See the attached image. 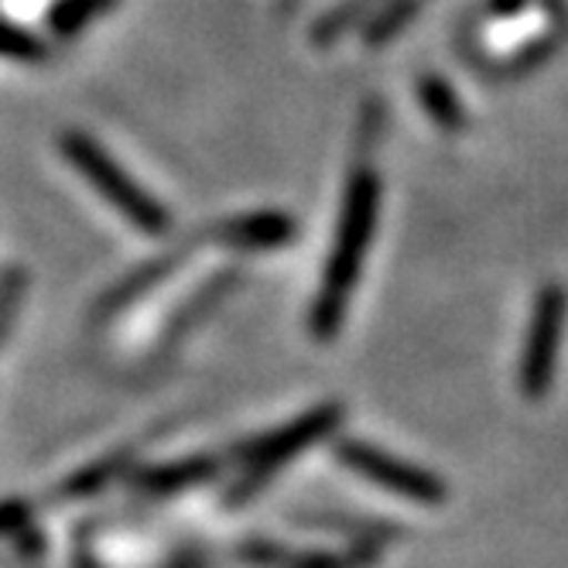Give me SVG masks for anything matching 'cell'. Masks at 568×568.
Instances as JSON below:
<instances>
[{"label":"cell","instance_id":"obj_1","mask_svg":"<svg viewBox=\"0 0 568 568\" xmlns=\"http://www.w3.org/2000/svg\"><path fill=\"white\" fill-rule=\"evenodd\" d=\"M377 206H381L377 179L371 172H356L346 185L336 243H333L326 271H322L318 292L312 302V315H308V329L318 343H329L346 315V302L356 292L363 257H367V247L374 240Z\"/></svg>","mask_w":568,"mask_h":568},{"label":"cell","instance_id":"obj_2","mask_svg":"<svg viewBox=\"0 0 568 568\" xmlns=\"http://www.w3.org/2000/svg\"><path fill=\"white\" fill-rule=\"evenodd\" d=\"M62 154H65L69 165L83 175L131 226H138L144 236H165L172 230L169 210L161 206V202L148 189H141L124 169H120L93 138L69 131L62 138Z\"/></svg>","mask_w":568,"mask_h":568},{"label":"cell","instance_id":"obj_3","mask_svg":"<svg viewBox=\"0 0 568 568\" xmlns=\"http://www.w3.org/2000/svg\"><path fill=\"white\" fill-rule=\"evenodd\" d=\"M339 422H343L339 404H318V408H312L308 415L295 418L292 425H284V428L257 438L251 445V453L243 456V473H240L236 486L230 490V504L236 507L240 500L261 494L264 486L274 479L277 469H284L292 459H298L305 449H312L315 442L329 438Z\"/></svg>","mask_w":568,"mask_h":568},{"label":"cell","instance_id":"obj_4","mask_svg":"<svg viewBox=\"0 0 568 568\" xmlns=\"http://www.w3.org/2000/svg\"><path fill=\"white\" fill-rule=\"evenodd\" d=\"M336 456L343 466H349L353 473H359L363 479H371L377 486H387L394 494H404V497H415V500H438V483L412 466L397 463L394 456L374 449V445L359 442V438H346L336 445Z\"/></svg>","mask_w":568,"mask_h":568},{"label":"cell","instance_id":"obj_5","mask_svg":"<svg viewBox=\"0 0 568 568\" xmlns=\"http://www.w3.org/2000/svg\"><path fill=\"white\" fill-rule=\"evenodd\" d=\"M216 240L230 251H243V254H261V251H277L284 243L295 240V220L288 213L277 210H261V213H247V216H230L220 226H213Z\"/></svg>","mask_w":568,"mask_h":568},{"label":"cell","instance_id":"obj_6","mask_svg":"<svg viewBox=\"0 0 568 568\" xmlns=\"http://www.w3.org/2000/svg\"><path fill=\"white\" fill-rule=\"evenodd\" d=\"M216 473H220L216 456H189V459H175V463L138 473L134 486H138V494H144V497H172V494L192 490V486L210 483Z\"/></svg>","mask_w":568,"mask_h":568},{"label":"cell","instance_id":"obj_7","mask_svg":"<svg viewBox=\"0 0 568 568\" xmlns=\"http://www.w3.org/2000/svg\"><path fill=\"white\" fill-rule=\"evenodd\" d=\"M185 254H189V243H185V247H179V251H172V254H165L161 261L144 264V267H138L134 274H128L110 295H103V298L97 302L93 318H97V322H106V318H113V315L124 312L128 305H134L138 298H144V295L154 288V284H161V281H165V277L185 261Z\"/></svg>","mask_w":568,"mask_h":568},{"label":"cell","instance_id":"obj_8","mask_svg":"<svg viewBox=\"0 0 568 568\" xmlns=\"http://www.w3.org/2000/svg\"><path fill=\"white\" fill-rule=\"evenodd\" d=\"M233 288H236V271H223V274H216L213 281H206L202 288L192 295V302L175 315V322L169 326V333H165V343H161V349L165 353H172L175 346H182L185 343V336L192 333V329H199L202 322H206L230 295H233Z\"/></svg>","mask_w":568,"mask_h":568},{"label":"cell","instance_id":"obj_9","mask_svg":"<svg viewBox=\"0 0 568 568\" xmlns=\"http://www.w3.org/2000/svg\"><path fill=\"white\" fill-rule=\"evenodd\" d=\"M131 459H134L131 453H120V456H110V459H97L93 466L72 473V476L59 486V497L79 500V497H93V494H100L103 486H110L113 479L128 476Z\"/></svg>","mask_w":568,"mask_h":568},{"label":"cell","instance_id":"obj_10","mask_svg":"<svg viewBox=\"0 0 568 568\" xmlns=\"http://www.w3.org/2000/svg\"><path fill=\"white\" fill-rule=\"evenodd\" d=\"M113 0H62V4L52 11L49 24L59 38H72L83 31L93 18H100Z\"/></svg>","mask_w":568,"mask_h":568},{"label":"cell","instance_id":"obj_11","mask_svg":"<svg viewBox=\"0 0 568 568\" xmlns=\"http://www.w3.org/2000/svg\"><path fill=\"white\" fill-rule=\"evenodd\" d=\"M24 292H28V274L21 267H8L4 274H0V343H4V336L11 329Z\"/></svg>","mask_w":568,"mask_h":568},{"label":"cell","instance_id":"obj_12","mask_svg":"<svg viewBox=\"0 0 568 568\" xmlns=\"http://www.w3.org/2000/svg\"><path fill=\"white\" fill-rule=\"evenodd\" d=\"M0 55L18 59V62H34V59H45V45L38 42V38L11 28L8 21H0Z\"/></svg>","mask_w":568,"mask_h":568},{"label":"cell","instance_id":"obj_13","mask_svg":"<svg viewBox=\"0 0 568 568\" xmlns=\"http://www.w3.org/2000/svg\"><path fill=\"white\" fill-rule=\"evenodd\" d=\"M374 561V548H353V551H343V555H308V558H298V561H288V568H367Z\"/></svg>","mask_w":568,"mask_h":568},{"label":"cell","instance_id":"obj_14","mask_svg":"<svg viewBox=\"0 0 568 568\" xmlns=\"http://www.w3.org/2000/svg\"><path fill=\"white\" fill-rule=\"evenodd\" d=\"M31 524V507L24 500H8L0 504V535H14V531H28Z\"/></svg>","mask_w":568,"mask_h":568},{"label":"cell","instance_id":"obj_15","mask_svg":"<svg viewBox=\"0 0 568 568\" xmlns=\"http://www.w3.org/2000/svg\"><path fill=\"white\" fill-rule=\"evenodd\" d=\"M243 558L251 565H271V561H281L284 551L271 541H251V545H243Z\"/></svg>","mask_w":568,"mask_h":568}]
</instances>
